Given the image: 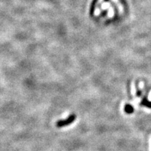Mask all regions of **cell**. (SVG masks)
I'll return each mask as SVG.
<instances>
[{"label": "cell", "mask_w": 151, "mask_h": 151, "mask_svg": "<svg viewBox=\"0 0 151 151\" xmlns=\"http://www.w3.org/2000/svg\"><path fill=\"white\" fill-rule=\"evenodd\" d=\"M124 112L127 113V114H132L134 111V107L131 104H126L124 106Z\"/></svg>", "instance_id": "3"}, {"label": "cell", "mask_w": 151, "mask_h": 151, "mask_svg": "<svg viewBox=\"0 0 151 151\" xmlns=\"http://www.w3.org/2000/svg\"><path fill=\"white\" fill-rule=\"evenodd\" d=\"M137 94L138 97H141V94H142V93H141V91L140 90L137 89Z\"/></svg>", "instance_id": "4"}, {"label": "cell", "mask_w": 151, "mask_h": 151, "mask_svg": "<svg viewBox=\"0 0 151 151\" xmlns=\"http://www.w3.org/2000/svg\"><path fill=\"white\" fill-rule=\"evenodd\" d=\"M76 115L73 113V114H71L70 116L66 119L58 120V121L56 122V127L58 128L67 127V126H69L71 124H72L76 120Z\"/></svg>", "instance_id": "1"}, {"label": "cell", "mask_w": 151, "mask_h": 151, "mask_svg": "<svg viewBox=\"0 0 151 151\" xmlns=\"http://www.w3.org/2000/svg\"><path fill=\"white\" fill-rule=\"evenodd\" d=\"M102 1H103V0H99V1H98V2H97V4H99L101 3Z\"/></svg>", "instance_id": "5"}, {"label": "cell", "mask_w": 151, "mask_h": 151, "mask_svg": "<svg viewBox=\"0 0 151 151\" xmlns=\"http://www.w3.org/2000/svg\"><path fill=\"white\" fill-rule=\"evenodd\" d=\"M141 105L147 108L151 109V101H149L147 97H144L141 101Z\"/></svg>", "instance_id": "2"}]
</instances>
